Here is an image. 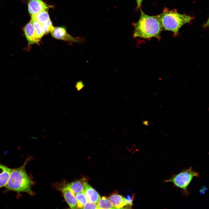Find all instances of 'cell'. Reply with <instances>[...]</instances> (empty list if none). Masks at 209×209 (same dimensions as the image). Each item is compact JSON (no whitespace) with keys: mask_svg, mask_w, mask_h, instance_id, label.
<instances>
[{"mask_svg":"<svg viewBox=\"0 0 209 209\" xmlns=\"http://www.w3.org/2000/svg\"><path fill=\"white\" fill-rule=\"evenodd\" d=\"M31 20L33 24L36 33L40 39L44 35L42 31V25L35 19L31 18Z\"/></svg>","mask_w":209,"mask_h":209,"instance_id":"2e32d148","label":"cell"},{"mask_svg":"<svg viewBox=\"0 0 209 209\" xmlns=\"http://www.w3.org/2000/svg\"><path fill=\"white\" fill-rule=\"evenodd\" d=\"M48 10H44L32 15L31 18L36 20L41 24H43L50 20Z\"/></svg>","mask_w":209,"mask_h":209,"instance_id":"4fadbf2b","label":"cell"},{"mask_svg":"<svg viewBox=\"0 0 209 209\" xmlns=\"http://www.w3.org/2000/svg\"><path fill=\"white\" fill-rule=\"evenodd\" d=\"M157 16L162 30L171 31L175 35L178 33L181 27L193 19L190 16L179 13L176 9L170 10L166 8Z\"/></svg>","mask_w":209,"mask_h":209,"instance_id":"3957f363","label":"cell"},{"mask_svg":"<svg viewBox=\"0 0 209 209\" xmlns=\"http://www.w3.org/2000/svg\"><path fill=\"white\" fill-rule=\"evenodd\" d=\"M108 199L116 208H122L126 205L125 197L122 195L113 194L109 196Z\"/></svg>","mask_w":209,"mask_h":209,"instance_id":"7c38bea8","label":"cell"},{"mask_svg":"<svg viewBox=\"0 0 209 209\" xmlns=\"http://www.w3.org/2000/svg\"><path fill=\"white\" fill-rule=\"evenodd\" d=\"M82 208L98 209V208L96 203L89 201L83 206Z\"/></svg>","mask_w":209,"mask_h":209,"instance_id":"ac0fdd59","label":"cell"},{"mask_svg":"<svg viewBox=\"0 0 209 209\" xmlns=\"http://www.w3.org/2000/svg\"><path fill=\"white\" fill-rule=\"evenodd\" d=\"M62 191L63 196L69 207L71 209L78 208L77 202L75 194L70 189L60 188Z\"/></svg>","mask_w":209,"mask_h":209,"instance_id":"9c48e42d","label":"cell"},{"mask_svg":"<svg viewBox=\"0 0 209 209\" xmlns=\"http://www.w3.org/2000/svg\"><path fill=\"white\" fill-rule=\"evenodd\" d=\"M77 202L78 208H82L83 206L89 201L88 200L83 191L75 194Z\"/></svg>","mask_w":209,"mask_h":209,"instance_id":"9a60e30c","label":"cell"},{"mask_svg":"<svg viewBox=\"0 0 209 209\" xmlns=\"http://www.w3.org/2000/svg\"><path fill=\"white\" fill-rule=\"evenodd\" d=\"M50 33L55 38L69 42H79L82 40L81 38L72 36L66 32L64 28L62 27L53 26Z\"/></svg>","mask_w":209,"mask_h":209,"instance_id":"5b68a950","label":"cell"},{"mask_svg":"<svg viewBox=\"0 0 209 209\" xmlns=\"http://www.w3.org/2000/svg\"><path fill=\"white\" fill-rule=\"evenodd\" d=\"M134 197L130 195H127L125 198L126 205L128 206H132L133 205V201Z\"/></svg>","mask_w":209,"mask_h":209,"instance_id":"d6986e66","label":"cell"},{"mask_svg":"<svg viewBox=\"0 0 209 209\" xmlns=\"http://www.w3.org/2000/svg\"><path fill=\"white\" fill-rule=\"evenodd\" d=\"M86 181L85 179H82L72 182L63 188L70 189L75 194L83 191L84 183Z\"/></svg>","mask_w":209,"mask_h":209,"instance_id":"8fae6325","label":"cell"},{"mask_svg":"<svg viewBox=\"0 0 209 209\" xmlns=\"http://www.w3.org/2000/svg\"><path fill=\"white\" fill-rule=\"evenodd\" d=\"M140 15L138 21L133 23V37L147 39L152 37L160 38L163 30L157 16H150L145 14L140 8Z\"/></svg>","mask_w":209,"mask_h":209,"instance_id":"6da1fadb","label":"cell"},{"mask_svg":"<svg viewBox=\"0 0 209 209\" xmlns=\"http://www.w3.org/2000/svg\"><path fill=\"white\" fill-rule=\"evenodd\" d=\"M143 0H136V4H137V9L141 8L142 3Z\"/></svg>","mask_w":209,"mask_h":209,"instance_id":"ffe728a7","label":"cell"},{"mask_svg":"<svg viewBox=\"0 0 209 209\" xmlns=\"http://www.w3.org/2000/svg\"><path fill=\"white\" fill-rule=\"evenodd\" d=\"M50 7L42 0H28V10L31 16L43 10H48Z\"/></svg>","mask_w":209,"mask_h":209,"instance_id":"8992f818","label":"cell"},{"mask_svg":"<svg viewBox=\"0 0 209 209\" xmlns=\"http://www.w3.org/2000/svg\"><path fill=\"white\" fill-rule=\"evenodd\" d=\"M83 191L89 201L97 204L100 198L98 193L86 181L84 183Z\"/></svg>","mask_w":209,"mask_h":209,"instance_id":"ba28073f","label":"cell"},{"mask_svg":"<svg viewBox=\"0 0 209 209\" xmlns=\"http://www.w3.org/2000/svg\"><path fill=\"white\" fill-rule=\"evenodd\" d=\"M24 31L28 44H38L41 39L37 35L31 20L24 28Z\"/></svg>","mask_w":209,"mask_h":209,"instance_id":"52a82bcc","label":"cell"},{"mask_svg":"<svg viewBox=\"0 0 209 209\" xmlns=\"http://www.w3.org/2000/svg\"><path fill=\"white\" fill-rule=\"evenodd\" d=\"M199 172L195 171L192 167H190L173 175L169 179L165 180L164 182H172L174 186L181 189L183 196L188 197L190 193L188 190L189 185L194 177H199Z\"/></svg>","mask_w":209,"mask_h":209,"instance_id":"277c9868","label":"cell"},{"mask_svg":"<svg viewBox=\"0 0 209 209\" xmlns=\"http://www.w3.org/2000/svg\"><path fill=\"white\" fill-rule=\"evenodd\" d=\"M30 158H27L22 166L12 169L5 186L7 190L13 191L17 193L25 192L31 195L35 194L31 189L34 182L25 169L26 166Z\"/></svg>","mask_w":209,"mask_h":209,"instance_id":"7a4b0ae2","label":"cell"},{"mask_svg":"<svg viewBox=\"0 0 209 209\" xmlns=\"http://www.w3.org/2000/svg\"><path fill=\"white\" fill-rule=\"evenodd\" d=\"M97 205L98 209H116L109 199L105 197H100Z\"/></svg>","mask_w":209,"mask_h":209,"instance_id":"5bb4252c","label":"cell"},{"mask_svg":"<svg viewBox=\"0 0 209 209\" xmlns=\"http://www.w3.org/2000/svg\"><path fill=\"white\" fill-rule=\"evenodd\" d=\"M42 25V30L44 35L50 32L53 26L50 20Z\"/></svg>","mask_w":209,"mask_h":209,"instance_id":"e0dca14e","label":"cell"},{"mask_svg":"<svg viewBox=\"0 0 209 209\" xmlns=\"http://www.w3.org/2000/svg\"><path fill=\"white\" fill-rule=\"evenodd\" d=\"M12 170L0 163V188L5 186Z\"/></svg>","mask_w":209,"mask_h":209,"instance_id":"30bf717a","label":"cell"}]
</instances>
